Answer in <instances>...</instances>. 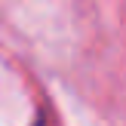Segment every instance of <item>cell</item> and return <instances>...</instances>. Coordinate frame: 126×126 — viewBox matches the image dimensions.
<instances>
[{
	"instance_id": "1",
	"label": "cell",
	"mask_w": 126,
	"mask_h": 126,
	"mask_svg": "<svg viewBox=\"0 0 126 126\" xmlns=\"http://www.w3.org/2000/svg\"><path fill=\"white\" fill-rule=\"evenodd\" d=\"M31 126H43V120H40V117H37V120H34V123H31Z\"/></svg>"
}]
</instances>
